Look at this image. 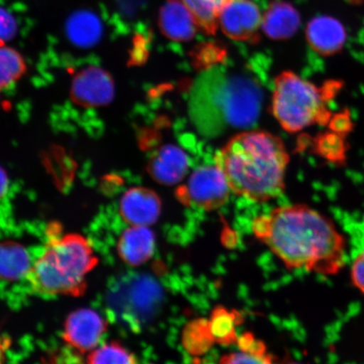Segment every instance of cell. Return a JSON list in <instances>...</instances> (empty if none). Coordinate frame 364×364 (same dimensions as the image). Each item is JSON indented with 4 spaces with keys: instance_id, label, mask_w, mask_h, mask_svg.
Here are the masks:
<instances>
[{
    "instance_id": "obj_1",
    "label": "cell",
    "mask_w": 364,
    "mask_h": 364,
    "mask_svg": "<svg viewBox=\"0 0 364 364\" xmlns=\"http://www.w3.org/2000/svg\"><path fill=\"white\" fill-rule=\"evenodd\" d=\"M252 230L289 270L332 277L347 262L344 235L329 217L308 205L272 209L255 218Z\"/></svg>"
},
{
    "instance_id": "obj_2",
    "label": "cell",
    "mask_w": 364,
    "mask_h": 364,
    "mask_svg": "<svg viewBox=\"0 0 364 364\" xmlns=\"http://www.w3.org/2000/svg\"><path fill=\"white\" fill-rule=\"evenodd\" d=\"M289 163L283 140L262 130L234 136L215 156L232 193L256 203L271 201L284 193Z\"/></svg>"
},
{
    "instance_id": "obj_3",
    "label": "cell",
    "mask_w": 364,
    "mask_h": 364,
    "mask_svg": "<svg viewBox=\"0 0 364 364\" xmlns=\"http://www.w3.org/2000/svg\"><path fill=\"white\" fill-rule=\"evenodd\" d=\"M97 263L87 240L66 235L48 241L42 256L33 263L28 280L40 294L80 295L85 289V277Z\"/></svg>"
},
{
    "instance_id": "obj_4",
    "label": "cell",
    "mask_w": 364,
    "mask_h": 364,
    "mask_svg": "<svg viewBox=\"0 0 364 364\" xmlns=\"http://www.w3.org/2000/svg\"><path fill=\"white\" fill-rule=\"evenodd\" d=\"M272 111L289 133L322 124L329 117L324 90L300 78L291 71L282 73L275 80Z\"/></svg>"
},
{
    "instance_id": "obj_5",
    "label": "cell",
    "mask_w": 364,
    "mask_h": 364,
    "mask_svg": "<svg viewBox=\"0 0 364 364\" xmlns=\"http://www.w3.org/2000/svg\"><path fill=\"white\" fill-rule=\"evenodd\" d=\"M262 102L261 90L254 81L220 71L209 85L205 99L208 115L221 130L252 126L260 115Z\"/></svg>"
},
{
    "instance_id": "obj_6",
    "label": "cell",
    "mask_w": 364,
    "mask_h": 364,
    "mask_svg": "<svg viewBox=\"0 0 364 364\" xmlns=\"http://www.w3.org/2000/svg\"><path fill=\"white\" fill-rule=\"evenodd\" d=\"M231 193L216 165L203 166L196 169L186 183L177 188L176 197L184 206L210 212L225 206Z\"/></svg>"
},
{
    "instance_id": "obj_7",
    "label": "cell",
    "mask_w": 364,
    "mask_h": 364,
    "mask_svg": "<svg viewBox=\"0 0 364 364\" xmlns=\"http://www.w3.org/2000/svg\"><path fill=\"white\" fill-rule=\"evenodd\" d=\"M260 10L252 0H233L223 10L218 24L228 38L239 42L257 43L262 27Z\"/></svg>"
},
{
    "instance_id": "obj_8",
    "label": "cell",
    "mask_w": 364,
    "mask_h": 364,
    "mask_svg": "<svg viewBox=\"0 0 364 364\" xmlns=\"http://www.w3.org/2000/svg\"><path fill=\"white\" fill-rule=\"evenodd\" d=\"M73 101L85 107H101L112 102L115 85L108 72L98 67L84 68L72 81Z\"/></svg>"
},
{
    "instance_id": "obj_9",
    "label": "cell",
    "mask_w": 364,
    "mask_h": 364,
    "mask_svg": "<svg viewBox=\"0 0 364 364\" xmlns=\"http://www.w3.org/2000/svg\"><path fill=\"white\" fill-rule=\"evenodd\" d=\"M106 331V322L97 311L81 309L68 317L63 339L77 351H92L101 343Z\"/></svg>"
},
{
    "instance_id": "obj_10",
    "label": "cell",
    "mask_w": 364,
    "mask_h": 364,
    "mask_svg": "<svg viewBox=\"0 0 364 364\" xmlns=\"http://www.w3.org/2000/svg\"><path fill=\"white\" fill-rule=\"evenodd\" d=\"M161 200L153 190L133 188L127 191L120 202V213L130 226H151L161 213Z\"/></svg>"
},
{
    "instance_id": "obj_11",
    "label": "cell",
    "mask_w": 364,
    "mask_h": 364,
    "mask_svg": "<svg viewBox=\"0 0 364 364\" xmlns=\"http://www.w3.org/2000/svg\"><path fill=\"white\" fill-rule=\"evenodd\" d=\"M189 159L186 154L173 144L164 145L150 157L147 171L159 184L172 186L179 183L188 174Z\"/></svg>"
},
{
    "instance_id": "obj_12",
    "label": "cell",
    "mask_w": 364,
    "mask_h": 364,
    "mask_svg": "<svg viewBox=\"0 0 364 364\" xmlns=\"http://www.w3.org/2000/svg\"><path fill=\"white\" fill-rule=\"evenodd\" d=\"M158 25L164 36L179 43L193 40L198 29L181 0H166L159 10Z\"/></svg>"
},
{
    "instance_id": "obj_13",
    "label": "cell",
    "mask_w": 364,
    "mask_h": 364,
    "mask_svg": "<svg viewBox=\"0 0 364 364\" xmlns=\"http://www.w3.org/2000/svg\"><path fill=\"white\" fill-rule=\"evenodd\" d=\"M306 38L314 51L322 56H331L343 48L346 31L334 18L318 16L309 22Z\"/></svg>"
},
{
    "instance_id": "obj_14",
    "label": "cell",
    "mask_w": 364,
    "mask_h": 364,
    "mask_svg": "<svg viewBox=\"0 0 364 364\" xmlns=\"http://www.w3.org/2000/svg\"><path fill=\"white\" fill-rule=\"evenodd\" d=\"M156 235L149 227L131 226L121 235L117 250L122 260L130 266H140L153 257Z\"/></svg>"
},
{
    "instance_id": "obj_15",
    "label": "cell",
    "mask_w": 364,
    "mask_h": 364,
    "mask_svg": "<svg viewBox=\"0 0 364 364\" xmlns=\"http://www.w3.org/2000/svg\"><path fill=\"white\" fill-rule=\"evenodd\" d=\"M299 26V12L287 2H271L262 16V31L272 40L289 39L297 33Z\"/></svg>"
},
{
    "instance_id": "obj_16",
    "label": "cell",
    "mask_w": 364,
    "mask_h": 364,
    "mask_svg": "<svg viewBox=\"0 0 364 364\" xmlns=\"http://www.w3.org/2000/svg\"><path fill=\"white\" fill-rule=\"evenodd\" d=\"M68 39L78 48H92L101 40L103 26L95 12L80 10L68 18L65 25Z\"/></svg>"
},
{
    "instance_id": "obj_17",
    "label": "cell",
    "mask_w": 364,
    "mask_h": 364,
    "mask_svg": "<svg viewBox=\"0 0 364 364\" xmlns=\"http://www.w3.org/2000/svg\"><path fill=\"white\" fill-rule=\"evenodd\" d=\"M33 266L28 252L21 244L11 240L0 243V279L16 282L28 279Z\"/></svg>"
},
{
    "instance_id": "obj_18",
    "label": "cell",
    "mask_w": 364,
    "mask_h": 364,
    "mask_svg": "<svg viewBox=\"0 0 364 364\" xmlns=\"http://www.w3.org/2000/svg\"><path fill=\"white\" fill-rule=\"evenodd\" d=\"M208 322L215 344L229 347L237 343L239 336L236 327L243 322V316L239 311L218 306L213 309Z\"/></svg>"
},
{
    "instance_id": "obj_19",
    "label": "cell",
    "mask_w": 364,
    "mask_h": 364,
    "mask_svg": "<svg viewBox=\"0 0 364 364\" xmlns=\"http://www.w3.org/2000/svg\"><path fill=\"white\" fill-rule=\"evenodd\" d=\"M233 0H181L197 24L207 35H215L220 27L218 19L223 10Z\"/></svg>"
},
{
    "instance_id": "obj_20",
    "label": "cell",
    "mask_w": 364,
    "mask_h": 364,
    "mask_svg": "<svg viewBox=\"0 0 364 364\" xmlns=\"http://www.w3.org/2000/svg\"><path fill=\"white\" fill-rule=\"evenodd\" d=\"M181 343L193 356H202L215 344L208 318H198L190 321L182 331Z\"/></svg>"
},
{
    "instance_id": "obj_21",
    "label": "cell",
    "mask_w": 364,
    "mask_h": 364,
    "mask_svg": "<svg viewBox=\"0 0 364 364\" xmlns=\"http://www.w3.org/2000/svg\"><path fill=\"white\" fill-rule=\"evenodd\" d=\"M26 63L21 54L0 44V89L6 88L25 74Z\"/></svg>"
},
{
    "instance_id": "obj_22",
    "label": "cell",
    "mask_w": 364,
    "mask_h": 364,
    "mask_svg": "<svg viewBox=\"0 0 364 364\" xmlns=\"http://www.w3.org/2000/svg\"><path fill=\"white\" fill-rule=\"evenodd\" d=\"M89 363H138L133 353L119 343H110L98 346L90 352Z\"/></svg>"
},
{
    "instance_id": "obj_23",
    "label": "cell",
    "mask_w": 364,
    "mask_h": 364,
    "mask_svg": "<svg viewBox=\"0 0 364 364\" xmlns=\"http://www.w3.org/2000/svg\"><path fill=\"white\" fill-rule=\"evenodd\" d=\"M195 51L194 61L198 68H213L225 56L224 49L213 43L202 44Z\"/></svg>"
},
{
    "instance_id": "obj_24",
    "label": "cell",
    "mask_w": 364,
    "mask_h": 364,
    "mask_svg": "<svg viewBox=\"0 0 364 364\" xmlns=\"http://www.w3.org/2000/svg\"><path fill=\"white\" fill-rule=\"evenodd\" d=\"M19 29L17 17L4 4V0H0V44H4L15 38Z\"/></svg>"
},
{
    "instance_id": "obj_25",
    "label": "cell",
    "mask_w": 364,
    "mask_h": 364,
    "mask_svg": "<svg viewBox=\"0 0 364 364\" xmlns=\"http://www.w3.org/2000/svg\"><path fill=\"white\" fill-rule=\"evenodd\" d=\"M239 350L241 352L255 355V356L274 358L271 354L267 353V348L265 343L255 336L252 332H245L239 336L237 343Z\"/></svg>"
},
{
    "instance_id": "obj_26",
    "label": "cell",
    "mask_w": 364,
    "mask_h": 364,
    "mask_svg": "<svg viewBox=\"0 0 364 364\" xmlns=\"http://www.w3.org/2000/svg\"><path fill=\"white\" fill-rule=\"evenodd\" d=\"M350 279L354 288L364 295V248L353 259Z\"/></svg>"
},
{
    "instance_id": "obj_27",
    "label": "cell",
    "mask_w": 364,
    "mask_h": 364,
    "mask_svg": "<svg viewBox=\"0 0 364 364\" xmlns=\"http://www.w3.org/2000/svg\"><path fill=\"white\" fill-rule=\"evenodd\" d=\"M112 1L116 10L125 18L135 17L144 10L148 3V0H112Z\"/></svg>"
},
{
    "instance_id": "obj_28",
    "label": "cell",
    "mask_w": 364,
    "mask_h": 364,
    "mask_svg": "<svg viewBox=\"0 0 364 364\" xmlns=\"http://www.w3.org/2000/svg\"><path fill=\"white\" fill-rule=\"evenodd\" d=\"M220 363L233 364V363H272V358H266L244 352L231 353L224 355L221 357Z\"/></svg>"
},
{
    "instance_id": "obj_29",
    "label": "cell",
    "mask_w": 364,
    "mask_h": 364,
    "mask_svg": "<svg viewBox=\"0 0 364 364\" xmlns=\"http://www.w3.org/2000/svg\"><path fill=\"white\" fill-rule=\"evenodd\" d=\"M9 188V179L6 172L0 167V200L6 195Z\"/></svg>"
},
{
    "instance_id": "obj_30",
    "label": "cell",
    "mask_w": 364,
    "mask_h": 364,
    "mask_svg": "<svg viewBox=\"0 0 364 364\" xmlns=\"http://www.w3.org/2000/svg\"><path fill=\"white\" fill-rule=\"evenodd\" d=\"M8 346L7 341L0 335V363H3L6 358V353Z\"/></svg>"
}]
</instances>
